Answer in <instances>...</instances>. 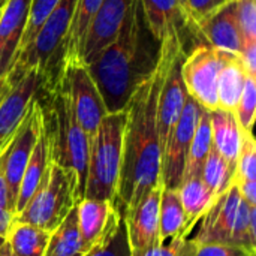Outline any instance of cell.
<instances>
[{
    "instance_id": "3",
    "label": "cell",
    "mask_w": 256,
    "mask_h": 256,
    "mask_svg": "<svg viewBox=\"0 0 256 256\" xmlns=\"http://www.w3.org/2000/svg\"><path fill=\"white\" fill-rule=\"evenodd\" d=\"M76 0H60L48 15L30 46L16 58L6 76L14 81L28 69H38L44 76V92H51L63 70V50L69 33Z\"/></svg>"
},
{
    "instance_id": "12",
    "label": "cell",
    "mask_w": 256,
    "mask_h": 256,
    "mask_svg": "<svg viewBox=\"0 0 256 256\" xmlns=\"http://www.w3.org/2000/svg\"><path fill=\"white\" fill-rule=\"evenodd\" d=\"M162 184L153 188L130 212L122 214L130 255L160 244L159 240V207Z\"/></svg>"
},
{
    "instance_id": "33",
    "label": "cell",
    "mask_w": 256,
    "mask_h": 256,
    "mask_svg": "<svg viewBox=\"0 0 256 256\" xmlns=\"http://www.w3.org/2000/svg\"><path fill=\"white\" fill-rule=\"evenodd\" d=\"M194 256H256V250L237 244L204 243L196 244Z\"/></svg>"
},
{
    "instance_id": "34",
    "label": "cell",
    "mask_w": 256,
    "mask_h": 256,
    "mask_svg": "<svg viewBox=\"0 0 256 256\" xmlns=\"http://www.w3.org/2000/svg\"><path fill=\"white\" fill-rule=\"evenodd\" d=\"M226 2L228 0H188L186 2L188 18H189L190 27H192V30L198 39H200V36L195 30V24L198 21H201L202 18H206L207 15H210L212 12H214L216 9H219L220 6H224Z\"/></svg>"
},
{
    "instance_id": "15",
    "label": "cell",
    "mask_w": 256,
    "mask_h": 256,
    "mask_svg": "<svg viewBox=\"0 0 256 256\" xmlns=\"http://www.w3.org/2000/svg\"><path fill=\"white\" fill-rule=\"evenodd\" d=\"M146 24L153 38L160 44L166 38H182L186 42V34H194L189 21L178 6L177 0H138Z\"/></svg>"
},
{
    "instance_id": "1",
    "label": "cell",
    "mask_w": 256,
    "mask_h": 256,
    "mask_svg": "<svg viewBox=\"0 0 256 256\" xmlns=\"http://www.w3.org/2000/svg\"><path fill=\"white\" fill-rule=\"evenodd\" d=\"M162 82L159 56L154 74L134 93L126 106L120 177L114 206L130 212L158 184H162V147L158 126V98Z\"/></svg>"
},
{
    "instance_id": "28",
    "label": "cell",
    "mask_w": 256,
    "mask_h": 256,
    "mask_svg": "<svg viewBox=\"0 0 256 256\" xmlns=\"http://www.w3.org/2000/svg\"><path fill=\"white\" fill-rule=\"evenodd\" d=\"M60 0H32L30 2V9H28V20L26 26V32L22 36L21 48H20V56L30 46L33 39L36 38L39 28L48 18V15L54 10ZM18 56V57H20Z\"/></svg>"
},
{
    "instance_id": "4",
    "label": "cell",
    "mask_w": 256,
    "mask_h": 256,
    "mask_svg": "<svg viewBox=\"0 0 256 256\" xmlns=\"http://www.w3.org/2000/svg\"><path fill=\"white\" fill-rule=\"evenodd\" d=\"M126 111L104 117L90 142L84 198L116 202L120 177Z\"/></svg>"
},
{
    "instance_id": "30",
    "label": "cell",
    "mask_w": 256,
    "mask_h": 256,
    "mask_svg": "<svg viewBox=\"0 0 256 256\" xmlns=\"http://www.w3.org/2000/svg\"><path fill=\"white\" fill-rule=\"evenodd\" d=\"M256 180V142L254 134L243 130L242 146L236 162L234 180Z\"/></svg>"
},
{
    "instance_id": "24",
    "label": "cell",
    "mask_w": 256,
    "mask_h": 256,
    "mask_svg": "<svg viewBox=\"0 0 256 256\" xmlns=\"http://www.w3.org/2000/svg\"><path fill=\"white\" fill-rule=\"evenodd\" d=\"M86 254L88 252L84 249L78 228L76 207H74L63 222L51 232L45 256H81Z\"/></svg>"
},
{
    "instance_id": "36",
    "label": "cell",
    "mask_w": 256,
    "mask_h": 256,
    "mask_svg": "<svg viewBox=\"0 0 256 256\" xmlns=\"http://www.w3.org/2000/svg\"><path fill=\"white\" fill-rule=\"evenodd\" d=\"M232 183L236 184L243 201L250 207H256V180H237Z\"/></svg>"
},
{
    "instance_id": "42",
    "label": "cell",
    "mask_w": 256,
    "mask_h": 256,
    "mask_svg": "<svg viewBox=\"0 0 256 256\" xmlns=\"http://www.w3.org/2000/svg\"><path fill=\"white\" fill-rule=\"evenodd\" d=\"M4 3H6V0H0V14H2V10H3V6H4Z\"/></svg>"
},
{
    "instance_id": "17",
    "label": "cell",
    "mask_w": 256,
    "mask_h": 256,
    "mask_svg": "<svg viewBox=\"0 0 256 256\" xmlns=\"http://www.w3.org/2000/svg\"><path fill=\"white\" fill-rule=\"evenodd\" d=\"M48 160H50V134H48V128H46L45 116H44V124L40 128L38 141L34 144L32 156H30L27 166L21 177L16 202H15V216L27 206V202L34 195L36 189L39 188V184L46 172Z\"/></svg>"
},
{
    "instance_id": "37",
    "label": "cell",
    "mask_w": 256,
    "mask_h": 256,
    "mask_svg": "<svg viewBox=\"0 0 256 256\" xmlns=\"http://www.w3.org/2000/svg\"><path fill=\"white\" fill-rule=\"evenodd\" d=\"M6 148V147H4ZM4 152V150H3ZM3 152L0 154V207L8 208L14 213V207L10 202V195H9V189L6 184V178H4V172H3ZM15 214V213H14Z\"/></svg>"
},
{
    "instance_id": "19",
    "label": "cell",
    "mask_w": 256,
    "mask_h": 256,
    "mask_svg": "<svg viewBox=\"0 0 256 256\" xmlns=\"http://www.w3.org/2000/svg\"><path fill=\"white\" fill-rule=\"evenodd\" d=\"M250 76L244 69L238 54L224 51V64L218 80V106L219 110L234 112L246 80Z\"/></svg>"
},
{
    "instance_id": "6",
    "label": "cell",
    "mask_w": 256,
    "mask_h": 256,
    "mask_svg": "<svg viewBox=\"0 0 256 256\" xmlns=\"http://www.w3.org/2000/svg\"><path fill=\"white\" fill-rule=\"evenodd\" d=\"M76 202L75 177L54 159L50 142V160L46 172L32 200L15 216V220L52 232Z\"/></svg>"
},
{
    "instance_id": "20",
    "label": "cell",
    "mask_w": 256,
    "mask_h": 256,
    "mask_svg": "<svg viewBox=\"0 0 256 256\" xmlns=\"http://www.w3.org/2000/svg\"><path fill=\"white\" fill-rule=\"evenodd\" d=\"M51 232L30 224L12 220L4 244L10 256H45Z\"/></svg>"
},
{
    "instance_id": "5",
    "label": "cell",
    "mask_w": 256,
    "mask_h": 256,
    "mask_svg": "<svg viewBox=\"0 0 256 256\" xmlns=\"http://www.w3.org/2000/svg\"><path fill=\"white\" fill-rule=\"evenodd\" d=\"M201 228L194 237L196 244L224 243L256 250V207L240 196L232 183L201 219Z\"/></svg>"
},
{
    "instance_id": "21",
    "label": "cell",
    "mask_w": 256,
    "mask_h": 256,
    "mask_svg": "<svg viewBox=\"0 0 256 256\" xmlns=\"http://www.w3.org/2000/svg\"><path fill=\"white\" fill-rule=\"evenodd\" d=\"M177 194L188 219V230L192 232L196 224L212 208L218 196L210 190V188L202 182L201 177L183 180L177 189Z\"/></svg>"
},
{
    "instance_id": "11",
    "label": "cell",
    "mask_w": 256,
    "mask_h": 256,
    "mask_svg": "<svg viewBox=\"0 0 256 256\" xmlns=\"http://www.w3.org/2000/svg\"><path fill=\"white\" fill-rule=\"evenodd\" d=\"M134 0H104L92 20L82 45L80 62L92 64L98 56L117 38Z\"/></svg>"
},
{
    "instance_id": "22",
    "label": "cell",
    "mask_w": 256,
    "mask_h": 256,
    "mask_svg": "<svg viewBox=\"0 0 256 256\" xmlns=\"http://www.w3.org/2000/svg\"><path fill=\"white\" fill-rule=\"evenodd\" d=\"M104 0H76L69 33L64 40L63 50V68L69 62H80L86 34L92 24L93 16L100 8ZM63 72V70H62Z\"/></svg>"
},
{
    "instance_id": "27",
    "label": "cell",
    "mask_w": 256,
    "mask_h": 256,
    "mask_svg": "<svg viewBox=\"0 0 256 256\" xmlns=\"http://www.w3.org/2000/svg\"><path fill=\"white\" fill-rule=\"evenodd\" d=\"M88 256H130L123 216L117 207L112 212V218L105 236L99 244L90 250Z\"/></svg>"
},
{
    "instance_id": "29",
    "label": "cell",
    "mask_w": 256,
    "mask_h": 256,
    "mask_svg": "<svg viewBox=\"0 0 256 256\" xmlns=\"http://www.w3.org/2000/svg\"><path fill=\"white\" fill-rule=\"evenodd\" d=\"M256 111V78L248 76L238 104L234 110L236 120L242 130L248 134H254Z\"/></svg>"
},
{
    "instance_id": "18",
    "label": "cell",
    "mask_w": 256,
    "mask_h": 256,
    "mask_svg": "<svg viewBox=\"0 0 256 256\" xmlns=\"http://www.w3.org/2000/svg\"><path fill=\"white\" fill-rule=\"evenodd\" d=\"M210 126L213 148L236 168L243 130L240 129L234 112L219 108L210 111Z\"/></svg>"
},
{
    "instance_id": "43",
    "label": "cell",
    "mask_w": 256,
    "mask_h": 256,
    "mask_svg": "<svg viewBox=\"0 0 256 256\" xmlns=\"http://www.w3.org/2000/svg\"><path fill=\"white\" fill-rule=\"evenodd\" d=\"M3 242H4V238H0V246L3 244Z\"/></svg>"
},
{
    "instance_id": "26",
    "label": "cell",
    "mask_w": 256,
    "mask_h": 256,
    "mask_svg": "<svg viewBox=\"0 0 256 256\" xmlns=\"http://www.w3.org/2000/svg\"><path fill=\"white\" fill-rule=\"evenodd\" d=\"M234 171H236V168L231 164H228L212 147V150H210V153L206 158V162L202 165L201 178L216 196H220L232 184Z\"/></svg>"
},
{
    "instance_id": "13",
    "label": "cell",
    "mask_w": 256,
    "mask_h": 256,
    "mask_svg": "<svg viewBox=\"0 0 256 256\" xmlns=\"http://www.w3.org/2000/svg\"><path fill=\"white\" fill-rule=\"evenodd\" d=\"M32 0H6L0 14V78L12 70L26 32Z\"/></svg>"
},
{
    "instance_id": "35",
    "label": "cell",
    "mask_w": 256,
    "mask_h": 256,
    "mask_svg": "<svg viewBox=\"0 0 256 256\" xmlns=\"http://www.w3.org/2000/svg\"><path fill=\"white\" fill-rule=\"evenodd\" d=\"M238 57L250 76L256 78V42H244Z\"/></svg>"
},
{
    "instance_id": "40",
    "label": "cell",
    "mask_w": 256,
    "mask_h": 256,
    "mask_svg": "<svg viewBox=\"0 0 256 256\" xmlns=\"http://www.w3.org/2000/svg\"><path fill=\"white\" fill-rule=\"evenodd\" d=\"M186 2H188V0H177V3H178V6L182 8V10L184 12V15H186V18H188V12H186ZM188 21H189V18H188ZM189 26H190V22H189ZM190 28H192V27H190ZM192 32H194V30H192ZM194 34H195V33H194Z\"/></svg>"
},
{
    "instance_id": "9",
    "label": "cell",
    "mask_w": 256,
    "mask_h": 256,
    "mask_svg": "<svg viewBox=\"0 0 256 256\" xmlns=\"http://www.w3.org/2000/svg\"><path fill=\"white\" fill-rule=\"evenodd\" d=\"M202 108L188 94L183 112L162 156V188L178 189L183 182L189 148L198 126Z\"/></svg>"
},
{
    "instance_id": "25",
    "label": "cell",
    "mask_w": 256,
    "mask_h": 256,
    "mask_svg": "<svg viewBox=\"0 0 256 256\" xmlns=\"http://www.w3.org/2000/svg\"><path fill=\"white\" fill-rule=\"evenodd\" d=\"M212 126H210V111L204 110L201 111L198 126L189 148L188 154V164L184 170L183 180L192 178V177H201V170L206 162V158L208 156L212 150Z\"/></svg>"
},
{
    "instance_id": "7",
    "label": "cell",
    "mask_w": 256,
    "mask_h": 256,
    "mask_svg": "<svg viewBox=\"0 0 256 256\" xmlns=\"http://www.w3.org/2000/svg\"><path fill=\"white\" fill-rule=\"evenodd\" d=\"M57 86L64 94L78 124L92 142L100 122L108 112L87 66L81 62L66 63Z\"/></svg>"
},
{
    "instance_id": "2",
    "label": "cell",
    "mask_w": 256,
    "mask_h": 256,
    "mask_svg": "<svg viewBox=\"0 0 256 256\" xmlns=\"http://www.w3.org/2000/svg\"><path fill=\"white\" fill-rule=\"evenodd\" d=\"M159 56L160 44L134 0L117 38L87 66L108 114L126 110L134 93L154 74Z\"/></svg>"
},
{
    "instance_id": "14",
    "label": "cell",
    "mask_w": 256,
    "mask_h": 256,
    "mask_svg": "<svg viewBox=\"0 0 256 256\" xmlns=\"http://www.w3.org/2000/svg\"><path fill=\"white\" fill-rule=\"evenodd\" d=\"M195 30L202 44L216 50L238 54L243 46L234 0H228L224 6L198 21L195 24Z\"/></svg>"
},
{
    "instance_id": "31",
    "label": "cell",
    "mask_w": 256,
    "mask_h": 256,
    "mask_svg": "<svg viewBox=\"0 0 256 256\" xmlns=\"http://www.w3.org/2000/svg\"><path fill=\"white\" fill-rule=\"evenodd\" d=\"M238 30L244 42H256V0H234Z\"/></svg>"
},
{
    "instance_id": "8",
    "label": "cell",
    "mask_w": 256,
    "mask_h": 256,
    "mask_svg": "<svg viewBox=\"0 0 256 256\" xmlns=\"http://www.w3.org/2000/svg\"><path fill=\"white\" fill-rule=\"evenodd\" d=\"M224 64V51L198 44L186 52L182 78L188 94L204 110H218V80Z\"/></svg>"
},
{
    "instance_id": "16",
    "label": "cell",
    "mask_w": 256,
    "mask_h": 256,
    "mask_svg": "<svg viewBox=\"0 0 256 256\" xmlns=\"http://www.w3.org/2000/svg\"><path fill=\"white\" fill-rule=\"evenodd\" d=\"M75 207L82 244L86 252H90L105 236L116 206L108 201L82 198L76 202Z\"/></svg>"
},
{
    "instance_id": "39",
    "label": "cell",
    "mask_w": 256,
    "mask_h": 256,
    "mask_svg": "<svg viewBox=\"0 0 256 256\" xmlns=\"http://www.w3.org/2000/svg\"><path fill=\"white\" fill-rule=\"evenodd\" d=\"M9 87H10V84H9L8 78H0V99L6 94Z\"/></svg>"
},
{
    "instance_id": "41",
    "label": "cell",
    "mask_w": 256,
    "mask_h": 256,
    "mask_svg": "<svg viewBox=\"0 0 256 256\" xmlns=\"http://www.w3.org/2000/svg\"><path fill=\"white\" fill-rule=\"evenodd\" d=\"M0 256H10L9 250H8V246L4 244V242H3V244L0 246Z\"/></svg>"
},
{
    "instance_id": "32",
    "label": "cell",
    "mask_w": 256,
    "mask_h": 256,
    "mask_svg": "<svg viewBox=\"0 0 256 256\" xmlns=\"http://www.w3.org/2000/svg\"><path fill=\"white\" fill-rule=\"evenodd\" d=\"M195 249L196 243L194 242V238L177 237L164 244H156L136 255L130 256H194Z\"/></svg>"
},
{
    "instance_id": "23",
    "label": "cell",
    "mask_w": 256,
    "mask_h": 256,
    "mask_svg": "<svg viewBox=\"0 0 256 256\" xmlns=\"http://www.w3.org/2000/svg\"><path fill=\"white\" fill-rule=\"evenodd\" d=\"M190 231L188 230V219L182 207L177 189H162L160 207H159V240L160 244L177 238H188Z\"/></svg>"
},
{
    "instance_id": "38",
    "label": "cell",
    "mask_w": 256,
    "mask_h": 256,
    "mask_svg": "<svg viewBox=\"0 0 256 256\" xmlns=\"http://www.w3.org/2000/svg\"><path fill=\"white\" fill-rule=\"evenodd\" d=\"M14 218H15V214L10 210L0 207V238L6 237V232H8Z\"/></svg>"
},
{
    "instance_id": "10",
    "label": "cell",
    "mask_w": 256,
    "mask_h": 256,
    "mask_svg": "<svg viewBox=\"0 0 256 256\" xmlns=\"http://www.w3.org/2000/svg\"><path fill=\"white\" fill-rule=\"evenodd\" d=\"M9 84L0 99V154L24 120L32 100L44 90V76L38 69H28Z\"/></svg>"
}]
</instances>
